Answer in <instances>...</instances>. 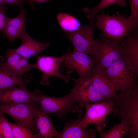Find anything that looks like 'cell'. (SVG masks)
I'll return each mask as SVG.
<instances>
[{
  "label": "cell",
  "mask_w": 138,
  "mask_h": 138,
  "mask_svg": "<svg viewBox=\"0 0 138 138\" xmlns=\"http://www.w3.org/2000/svg\"><path fill=\"white\" fill-rule=\"evenodd\" d=\"M112 99L114 114L118 120L130 124V131L127 138H138V85L117 94Z\"/></svg>",
  "instance_id": "6da1fadb"
},
{
  "label": "cell",
  "mask_w": 138,
  "mask_h": 138,
  "mask_svg": "<svg viewBox=\"0 0 138 138\" xmlns=\"http://www.w3.org/2000/svg\"><path fill=\"white\" fill-rule=\"evenodd\" d=\"M95 18V26L105 38L112 41L120 42L129 35L132 30L128 18L118 12L116 14L110 15L103 11L100 15L97 14Z\"/></svg>",
  "instance_id": "7a4b0ae2"
},
{
  "label": "cell",
  "mask_w": 138,
  "mask_h": 138,
  "mask_svg": "<svg viewBox=\"0 0 138 138\" xmlns=\"http://www.w3.org/2000/svg\"><path fill=\"white\" fill-rule=\"evenodd\" d=\"M106 71L109 79L118 91L122 92L138 86V73L123 55Z\"/></svg>",
  "instance_id": "3957f363"
},
{
  "label": "cell",
  "mask_w": 138,
  "mask_h": 138,
  "mask_svg": "<svg viewBox=\"0 0 138 138\" xmlns=\"http://www.w3.org/2000/svg\"><path fill=\"white\" fill-rule=\"evenodd\" d=\"M95 20H90L87 25L81 26L77 30L66 32L73 47V51L86 54L93 58L98 44V39L94 38Z\"/></svg>",
  "instance_id": "277c9868"
},
{
  "label": "cell",
  "mask_w": 138,
  "mask_h": 138,
  "mask_svg": "<svg viewBox=\"0 0 138 138\" xmlns=\"http://www.w3.org/2000/svg\"><path fill=\"white\" fill-rule=\"evenodd\" d=\"M35 101L45 112L56 114L58 119L64 120L68 113L77 112L76 106L74 104L75 101L70 92L63 97H54L45 95L40 91Z\"/></svg>",
  "instance_id": "5b68a950"
},
{
  "label": "cell",
  "mask_w": 138,
  "mask_h": 138,
  "mask_svg": "<svg viewBox=\"0 0 138 138\" xmlns=\"http://www.w3.org/2000/svg\"><path fill=\"white\" fill-rule=\"evenodd\" d=\"M86 112L81 121L82 125L87 128L91 124L95 125L98 133L102 132L106 126L105 123L107 116L113 110V102L112 99L84 105Z\"/></svg>",
  "instance_id": "8992f818"
},
{
  "label": "cell",
  "mask_w": 138,
  "mask_h": 138,
  "mask_svg": "<svg viewBox=\"0 0 138 138\" xmlns=\"http://www.w3.org/2000/svg\"><path fill=\"white\" fill-rule=\"evenodd\" d=\"M69 51L65 54L59 56H52L41 55L36 56L35 63L32 64V68L38 69L42 73L40 84L48 85L50 84L49 78L52 77L59 78L68 83L69 81V75H65L59 72V67L62 64Z\"/></svg>",
  "instance_id": "52a82bcc"
},
{
  "label": "cell",
  "mask_w": 138,
  "mask_h": 138,
  "mask_svg": "<svg viewBox=\"0 0 138 138\" xmlns=\"http://www.w3.org/2000/svg\"><path fill=\"white\" fill-rule=\"evenodd\" d=\"M37 103L34 101L12 104L0 102V112L10 116L17 124L30 130L33 135L34 111Z\"/></svg>",
  "instance_id": "ba28073f"
},
{
  "label": "cell",
  "mask_w": 138,
  "mask_h": 138,
  "mask_svg": "<svg viewBox=\"0 0 138 138\" xmlns=\"http://www.w3.org/2000/svg\"><path fill=\"white\" fill-rule=\"evenodd\" d=\"M99 38L93 59L96 66L106 69L122 56L123 52L119 42L105 38L102 34Z\"/></svg>",
  "instance_id": "9c48e42d"
},
{
  "label": "cell",
  "mask_w": 138,
  "mask_h": 138,
  "mask_svg": "<svg viewBox=\"0 0 138 138\" xmlns=\"http://www.w3.org/2000/svg\"><path fill=\"white\" fill-rule=\"evenodd\" d=\"M74 87L70 90L75 102L84 105L86 103L107 101L108 99L97 90L86 78H72Z\"/></svg>",
  "instance_id": "30bf717a"
},
{
  "label": "cell",
  "mask_w": 138,
  "mask_h": 138,
  "mask_svg": "<svg viewBox=\"0 0 138 138\" xmlns=\"http://www.w3.org/2000/svg\"><path fill=\"white\" fill-rule=\"evenodd\" d=\"M62 64L67 74H70L75 71L80 77H83L91 71L96 62L89 55L73 51L68 53Z\"/></svg>",
  "instance_id": "8fae6325"
},
{
  "label": "cell",
  "mask_w": 138,
  "mask_h": 138,
  "mask_svg": "<svg viewBox=\"0 0 138 138\" xmlns=\"http://www.w3.org/2000/svg\"><path fill=\"white\" fill-rule=\"evenodd\" d=\"M78 116L75 120L71 119L65 123L63 130L58 133L56 138H89L96 136L95 130L89 129L82 126L81 121L82 117V110L84 107V105L75 103Z\"/></svg>",
  "instance_id": "7c38bea8"
},
{
  "label": "cell",
  "mask_w": 138,
  "mask_h": 138,
  "mask_svg": "<svg viewBox=\"0 0 138 138\" xmlns=\"http://www.w3.org/2000/svg\"><path fill=\"white\" fill-rule=\"evenodd\" d=\"M106 71V69L96 65L83 77L87 78L104 97L112 99L117 94L118 90L109 79Z\"/></svg>",
  "instance_id": "4fadbf2b"
},
{
  "label": "cell",
  "mask_w": 138,
  "mask_h": 138,
  "mask_svg": "<svg viewBox=\"0 0 138 138\" xmlns=\"http://www.w3.org/2000/svg\"><path fill=\"white\" fill-rule=\"evenodd\" d=\"M49 113L44 111L37 103L34 111V138L56 137L59 132L53 126Z\"/></svg>",
  "instance_id": "5bb4252c"
},
{
  "label": "cell",
  "mask_w": 138,
  "mask_h": 138,
  "mask_svg": "<svg viewBox=\"0 0 138 138\" xmlns=\"http://www.w3.org/2000/svg\"><path fill=\"white\" fill-rule=\"evenodd\" d=\"M40 91H31L26 87L13 86L0 93V102L12 104L35 101Z\"/></svg>",
  "instance_id": "9a60e30c"
},
{
  "label": "cell",
  "mask_w": 138,
  "mask_h": 138,
  "mask_svg": "<svg viewBox=\"0 0 138 138\" xmlns=\"http://www.w3.org/2000/svg\"><path fill=\"white\" fill-rule=\"evenodd\" d=\"M26 12L21 9L19 14L13 18L8 17L5 28L2 32L4 37L10 42L16 39H21L27 33L26 30L27 21L25 18Z\"/></svg>",
  "instance_id": "2e32d148"
},
{
  "label": "cell",
  "mask_w": 138,
  "mask_h": 138,
  "mask_svg": "<svg viewBox=\"0 0 138 138\" xmlns=\"http://www.w3.org/2000/svg\"><path fill=\"white\" fill-rule=\"evenodd\" d=\"M4 53L6 57L5 64L18 77L22 78L25 73L32 68V64L29 63L28 59L21 56L14 49H7Z\"/></svg>",
  "instance_id": "e0dca14e"
},
{
  "label": "cell",
  "mask_w": 138,
  "mask_h": 138,
  "mask_svg": "<svg viewBox=\"0 0 138 138\" xmlns=\"http://www.w3.org/2000/svg\"><path fill=\"white\" fill-rule=\"evenodd\" d=\"M32 78L31 74L24 78L17 76L2 61H0V93L9 88L16 86L26 87V84Z\"/></svg>",
  "instance_id": "ac0fdd59"
},
{
  "label": "cell",
  "mask_w": 138,
  "mask_h": 138,
  "mask_svg": "<svg viewBox=\"0 0 138 138\" xmlns=\"http://www.w3.org/2000/svg\"><path fill=\"white\" fill-rule=\"evenodd\" d=\"M21 39V45L14 49L21 56L28 59L32 56L38 55L50 46L49 43H42L37 41L27 33Z\"/></svg>",
  "instance_id": "d6986e66"
},
{
  "label": "cell",
  "mask_w": 138,
  "mask_h": 138,
  "mask_svg": "<svg viewBox=\"0 0 138 138\" xmlns=\"http://www.w3.org/2000/svg\"><path fill=\"white\" fill-rule=\"evenodd\" d=\"M132 35L130 34L126 39L120 42L122 55L130 62L132 65L138 73V32L134 30Z\"/></svg>",
  "instance_id": "ffe728a7"
},
{
  "label": "cell",
  "mask_w": 138,
  "mask_h": 138,
  "mask_svg": "<svg viewBox=\"0 0 138 138\" xmlns=\"http://www.w3.org/2000/svg\"><path fill=\"white\" fill-rule=\"evenodd\" d=\"M130 124L126 121H121L111 129L100 134V138H122L131 131Z\"/></svg>",
  "instance_id": "44dd1931"
},
{
  "label": "cell",
  "mask_w": 138,
  "mask_h": 138,
  "mask_svg": "<svg viewBox=\"0 0 138 138\" xmlns=\"http://www.w3.org/2000/svg\"><path fill=\"white\" fill-rule=\"evenodd\" d=\"M59 24L61 28L67 32H72L81 26L79 21L71 15L64 13H59L57 15Z\"/></svg>",
  "instance_id": "7402d4cb"
},
{
  "label": "cell",
  "mask_w": 138,
  "mask_h": 138,
  "mask_svg": "<svg viewBox=\"0 0 138 138\" xmlns=\"http://www.w3.org/2000/svg\"><path fill=\"white\" fill-rule=\"evenodd\" d=\"M114 3H116L120 6H124L126 4L125 0H101L95 7L90 9L85 7L84 8L83 10L87 14V18L90 20L95 19V16L98 12L104 11L105 8Z\"/></svg>",
  "instance_id": "603a6c76"
},
{
  "label": "cell",
  "mask_w": 138,
  "mask_h": 138,
  "mask_svg": "<svg viewBox=\"0 0 138 138\" xmlns=\"http://www.w3.org/2000/svg\"><path fill=\"white\" fill-rule=\"evenodd\" d=\"M130 15L128 18L129 24L132 30L138 29V0H129Z\"/></svg>",
  "instance_id": "cb8c5ba5"
},
{
  "label": "cell",
  "mask_w": 138,
  "mask_h": 138,
  "mask_svg": "<svg viewBox=\"0 0 138 138\" xmlns=\"http://www.w3.org/2000/svg\"><path fill=\"white\" fill-rule=\"evenodd\" d=\"M14 138H34L33 134L28 128L18 124L9 122Z\"/></svg>",
  "instance_id": "d4e9b609"
},
{
  "label": "cell",
  "mask_w": 138,
  "mask_h": 138,
  "mask_svg": "<svg viewBox=\"0 0 138 138\" xmlns=\"http://www.w3.org/2000/svg\"><path fill=\"white\" fill-rule=\"evenodd\" d=\"M3 113L0 112V133L3 138H13L11 126L4 116Z\"/></svg>",
  "instance_id": "484cf974"
},
{
  "label": "cell",
  "mask_w": 138,
  "mask_h": 138,
  "mask_svg": "<svg viewBox=\"0 0 138 138\" xmlns=\"http://www.w3.org/2000/svg\"><path fill=\"white\" fill-rule=\"evenodd\" d=\"M5 8L6 7H0V32H3L8 18L5 14Z\"/></svg>",
  "instance_id": "4316f807"
},
{
  "label": "cell",
  "mask_w": 138,
  "mask_h": 138,
  "mask_svg": "<svg viewBox=\"0 0 138 138\" xmlns=\"http://www.w3.org/2000/svg\"><path fill=\"white\" fill-rule=\"evenodd\" d=\"M6 4H8L11 6L17 7L21 9H22V3L26 0H4Z\"/></svg>",
  "instance_id": "83f0119b"
},
{
  "label": "cell",
  "mask_w": 138,
  "mask_h": 138,
  "mask_svg": "<svg viewBox=\"0 0 138 138\" xmlns=\"http://www.w3.org/2000/svg\"><path fill=\"white\" fill-rule=\"evenodd\" d=\"M26 1H27L28 2L32 7H34V0H26Z\"/></svg>",
  "instance_id": "f1b7e54d"
},
{
  "label": "cell",
  "mask_w": 138,
  "mask_h": 138,
  "mask_svg": "<svg viewBox=\"0 0 138 138\" xmlns=\"http://www.w3.org/2000/svg\"><path fill=\"white\" fill-rule=\"evenodd\" d=\"M6 4L4 0H0V7H6Z\"/></svg>",
  "instance_id": "f546056e"
},
{
  "label": "cell",
  "mask_w": 138,
  "mask_h": 138,
  "mask_svg": "<svg viewBox=\"0 0 138 138\" xmlns=\"http://www.w3.org/2000/svg\"><path fill=\"white\" fill-rule=\"evenodd\" d=\"M34 1H37L38 2H43L46 1L47 0H34Z\"/></svg>",
  "instance_id": "4dcf8cb0"
},
{
  "label": "cell",
  "mask_w": 138,
  "mask_h": 138,
  "mask_svg": "<svg viewBox=\"0 0 138 138\" xmlns=\"http://www.w3.org/2000/svg\"><path fill=\"white\" fill-rule=\"evenodd\" d=\"M3 138V136H2V135L1 134V133H0V138Z\"/></svg>",
  "instance_id": "1f68e13d"
},
{
  "label": "cell",
  "mask_w": 138,
  "mask_h": 138,
  "mask_svg": "<svg viewBox=\"0 0 138 138\" xmlns=\"http://www.w3.org/2000/svg\"><path fill=\"white\" fill-rule=\"evenodd\" d=\"M3 57L0 56V61L2 59Z\"/></svg>",
  "instance_id": "d6a6232c"
}]
</instances>
